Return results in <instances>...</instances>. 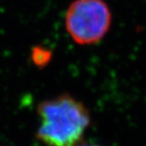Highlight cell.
<instances>
[{
    "instance_id": "cell-3",
    "label": "cell",
    "mask_w": 146,
    "mask_h": 146,
    "mask_svg": "<svg viewBox=\"0 0 146 146\" xmlns=\"http://www.w3.org/2000/svg\"><path fill=\"white\" fill-rule=\"evenodd\" d=\"M51 58L50 51L46 49L42 46H36V48H33V52H31V59L34 65H36L39 68L46 66L48 63V61Z\"/></svg>"
},
{
    "instance_id": "cell-2",
    "label": "cell",
    "mask_w": 146,
    "mask_h": 146,
    "mask_svg": "<svg viewBox=\"0 0 146 146\" xmlns=\"http://www.w3.org/2000/svg\"><path fill=\"white\" fill-rule=\"evenodd\" d=\"M111 13L104 0H75L66 14V28L80 45H93L104 38L111 25Z\"/></svg>"
},
{
    "instance_id": "cell-4",
    "label": "cell",
    "mask_w": 146,
    "mask_h": 146,
    "mask_svg": "<svg viewBox=\"0 0 146 146\" xmlns=\"http://www.w3.org/2000/svg\"><path fill=\"white\" fill-rule=\"evenodd\" d=\"M83 146H97V145H83Z\"/></svg>"
},
{
    "instance_id": "cell-1",
    "label": "cell",
    "mask_w": 146,
    "mask_h": 146,
    "mask_svg": "<svg viewBox=\"0 0 146 146\" xmlns=\"http://www.w3.org/2000/svg\"><path fill=\"white\" fill-rule=\"evenodd\" d=\"M37 112L40 125L36 136L46 146H77L90 122L86 107L69 95L42 102Z\"/></svg>"
}]
</instances>
